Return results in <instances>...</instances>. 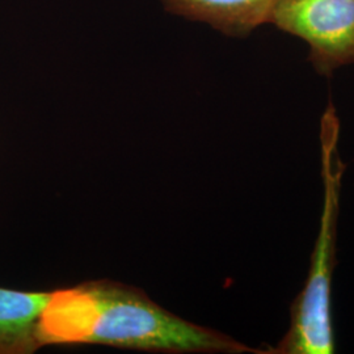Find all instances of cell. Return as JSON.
Returning a JSON list of instances; mask_svg holds the SVG:
<instances>
[{"instance_id": "5b68a950", "label": "cell", "mask_w": 354, "mask_h": 354, "mask_svg": "<svg viewBox=\"0 0 354 354\" xmlns=\"http://www.w3.org/2000/svg\"><path fill=\"white\" fill-rule=\"evenodd\" d=\"M50 292L0 288V354H28L41 348L38 323Z\"/></svg>"}, {"instance_id": "3957f363", "label": "cell", "mask_w": 354, "mask_h": 354, "mask_svg": "<svg viewBox=\"0 0 354 354\" xmlns=\"http://www.w3.org/2000/svg\"><path fill=\"white\" fill-rule=\"evenodd\" d=\"M269 24L307 42L319 75L354 64V0H277Z\"/></svg>"}, {"instance_id": "7a4b0ae2", "label": "cell", "mask_w": 354, "mask_h": 354, "mask_svg": "<svg viewBox=\"0 0 354 354\" xmlns=\"http://www.w3.org/2000/svg\"><path fill=\"white\" fill-rule=\"evenodd\" d=\"M340 120L329 100L320 118L323 210L311 264L304 288L290 306V324L279 344L266 354L336 353L332 311V282L336 268V239L342 175L346 165L339 153Z\"/></svg>"}, {"instance_id": "6da1fadb", "label": "cell", "mask_w": 354, "mask_h": 354, "mask_svg": "<svg viewBox=\"0 0 354 354\" xmlns=\"http://www.w3.org/2000/svg\"><path fill=\"white\" fill-rule=\"evenodd\" d=\"M38 339L41 346L102 344L175 353L266 354L172 315L138 291L106 282L50 292Z\"/></svg>"}, {"instance_id": "277c9868", "label": "cell", "mask_w": 354, "mask_h": 354, "mask_svg": "<svg viewBox=\"0 0 354 354\" xmlns=\"http://www.w3.org/2000/svg\"><path fill=\"white\" fill-rule=\"evenodd\" d=\"M168 12L201 21L231 37H247L269 24L277 0H162Z\"/></svg>"}]
</instances>
